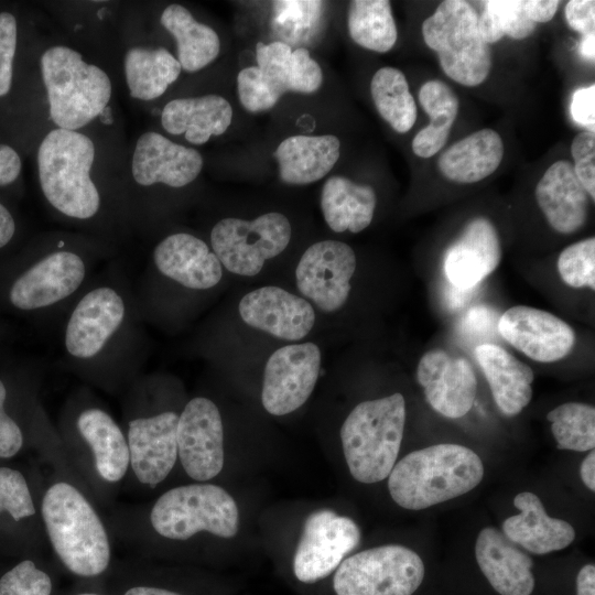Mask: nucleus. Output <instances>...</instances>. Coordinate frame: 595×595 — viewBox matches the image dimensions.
Listing matches in <instances>:
<instances>
[{
  "instance_id": "1",
  "label": "nucleus",
  "mask_w": 595,
  "mask_h": 595,
  "mask_svg": "<svg viewBox=\"0 0 595 595\" xmlns=\"http://www.w3.org/2000/svg\"><path fill=\"white\" fill-rule=\"evenodd\" d=\"M40 513L53 551L69 572L93 577L107 570L111 558L108 531L76 486L64 480L48 486Z\"/></svg>"
},
{
  "instance_id": "2",
  "label": "nucleus",
  "mask_w": 595,
  "mask_h": 595,
  "mask_svg": "<svg viewBox=\"0 0 595 595\" xmlns=\"http://www.w3.org/2000/svg\"><path fill=\"white\" fill-rule=\"evenodd\" d=\"M483 477L484 465L474 451L443 443L413 451L396 463L388 489L400 507L421 510L470 491Z\"/></svg>"
},
{
  "instance_id": "3",
  "label": "nucleus",
  "mask_w": 595,
  "mask_h": 595,
  "mask_svg": "<svg viewBox=\"0 0 595 595\" xmlns=\"http://www.w3.org/2000/svg\"><path fill=\"white\" fill-rule=\"evenodd\" d=\"M93 140L75 130L56 128L37 149V174L46 201L61 214L76 219L94 217L100 195L90 171L95 161Z\"/></svg>"
},
{
  "instance_id": "4",
  "label": "nucleus",
  "mask_w": 595,
  "mask_h": 595,
  "mask_svg": "<svg viewBox=\"0 0 595 595\" xmlns=\"http://www.w3.org/2000/svg\"><path fill=\"white\" fill-rule=\"evenodd\" d=\"M405 401L397 392L358 403L340 428L343 453L350 475L375 484L389 476L400 451Z\"/></svg>"
},
{
  "instance_id": "5",
  "label": "nucleus",
  "mask_w": 595,
  "mask_h": 595,
  "mask_svg": "<svg viewBox=\"0 0 595 595\" xmlns=\"http://www.w3.org/2000/svg\"><path fill=\"white\" fill-rule=\"evenodd\" d=\"M50 117L57 128L78 131L96 119L112 94L107 73L76 50L54 45L41 56Z\"/></svg>"
},
{
  "instance_id": "6",
  "label": "nucleus",
  "mask_w": 595,
  "mask_h": 595,
  "mask_svg": "<svg viewBox=\"0 0 595 595\" xmlns=\"http://www.w3.org/2000/svg\"><path fill=\"white\" fill-rule=\"evenodd\" d=\"M149 523L161 538L187 541L201 532L230 539L238 532V506L220 486L195 483L163 493L149 511Z\"/></svg>"
},
{
  "instance_id": "7",
  "label": "nucleus",
  "mask_w": 595,
  "mask_h": 595,
  "mask_svg": "<svg viewBox=\"0 0 595 595\" xmlns=\"http://www.w3.org/2000/svg\"><path fill=\"white\" fill-rule=\"evenodd\" d=\"M477 23L475 9L463 0L442 1L422 23L423 40L437 53L443 72L467 87L485 82L493 65L491 48Z\"/></svg>"
},
{
  "instance_id": "8",
  "label": "nucleus",
  "mask_w": 595,
  "mask_h": 595,
  "mask_svg": "<svg viewBox=\"0 0 595 595\" xmlns=\"http://www.w3.org/2000/svg\"><path fill=\"white\" fill-rule=\"evenodd\" d=\"M256 57L258 66L242 68L237 76L239 100L250 112L271 109L288 91L314 93L323 83L320 65L304 47L259 42Z\"/></svg>"
},
{
  "instance_id": "9",
  "label": "nucleus",
  "mask_w": 595,
  "mask_h": 595,
  "mask_svg": "<svg viewBox=\"0 0 595 595\" xmlns=\"http://www.w3.org/2000/svg\"><path fill=\"white\" fill-rule=\"evenodd\" d=\"M424 577L418 553L398 544L364 550L335 570L336 595H412Z\"/></svg>"
},
{
  "instance_id": "10",
  "label": "nucleus",
  "mask_w": 595,
  "mask_h": 595,
  "mask_svg": "<svg viewBox=\"0 0 595 595\" xmlns=\"http://www.w3.org/2000/svg\"><path fill=\"white\" fill-rule=\"evenodd\" d=\"M291 232V224L281 213H267L253 220L227 217L213 227L210 245L229 272L253 277L262 270L266 260L288 247Z\"/></svg>"
},
{
  "instance_id": "11",
  "label": "nucleus",
  "mask_w": 595,
  "mask_h": 595,
  "mask_svg": "<svg viewBox=\"0 0 595 595\" xmlns=\"http://www.w3.org/2000/svg\"><path fill=\"white\" fill-rule=\"evenodd\" d=\"M360 542L356 522L329 509L311 512L298 542L293 572L303 583H314L335 571Z\"/></svg>"
},
{
  "instance_id": "12",
  "label": "nucleus",
  "mask_w": 595,
  "mask_h": 595,
  "mask_svg": "<svg viewBox=\"0 0 595 595\" xmlns=\"http://www.w3.org/2000/svg\"><path fill=\"white\" fill-rule=\"evenodd\" d=\"M322 354L311 342L274 350L266 363L261 402L272 415H285L310 398L321 370Z\"/></svg>"
},
{
  "instance_id": "13",
  "label": "nucleus",
  "mask_w": 595,
  "mask_h": 595,
  "mask_svg": "<svg viewBox=\"0 0 595 595\" xmlns=\"http://www.w3.org/2000/svg\"><path fill=\"white\" fill-rule=\"evenodd\" d=\"M177 458L188 477L207 483L225 463L224 426L217 405L205 397L190 400L178 415Z\"/></svg>"
},
{
  "instance_id": "14",
  "label": "nucleus",
  "mask_w": 595,
  "mask_h": 595,
  "mask_svg": "<svg viewBox=\"0 0 595 595\" xmlns=\"http://www.w3.org/2000/svg\"><path fill=\"white\" fill-rule=\"evenodd\" d=\"M356 270V255L338 240H322L302 255L296 269V286L321 311L332 313L346 303Z\"/></svg>"
},
{
  "instance_id": "15",
  "label": "nucleus",
  "mask_w": 595,
  "mask_h": 595,
  "mask_svg": "<svg viewBox=\"0 0 595 595\" xmlns=\"http://www.w3.org/2000/svg\"><path fill=\"white\" fill-rule=\"evenodd\" d=\"M86 273L83 259L72 251L52 252L12 279L9 304L23 312L50 306L75 292Z\"/></svg>"
},
{
  "instance_id": "16",
  "label": "nucleus",
  "mask_w": 595,
  "mask_h": 595,
  "mask_svg": "<svg viewBox=\"0 0 595 595\" xmlns=\"http://www.w3.org/2000/svg\"><path fill=\"white\" fill-rule=\"evenodd\" d=\"M497 328L504 339L532 360L554 363L575 345V332L554 314L526 305L508 309Z\"/></svg>"
},
{
  "instance_id": "17",
  "label": "nucleus",
  "mask_w": 595,
  "mask_h": 595,
  "mask_svg": "<svg viewBox=\"0 0 595 595\" xmlns=\"http://www.w3.org/2000/svg\"><path fill=\"white\" fill-rule=\"evenodd\" d=\"M178 414L173 411L137 418L129 422L127 442L136 479L154 488L172 472L177 458Z\"/></svg>"
},
{
  "instance_id": "18",
  "label": "nucleus",
  "mask_w": 595,
  "mask_h": 595,
  "mask_svg": "<svg viewBox=\"0 0 595 595\" xmlns=\"http://www.w3.org/2000/svg\"><path fill=\"white\" fill-rule=\"evenodd\" d=\"M416 379L429 404L443 416L462 418L474 404L477 379L464 357L442 349L426 351L418 364Z\"/></svg>"
},
{
  "instance_id": "19",
  "label": "nucleus",
  "mask_w": 595,
  "mask_h": 595,
  "mask_svg": "<svg viewBox=\"0 0 595 595\" xmlns=\"http://www.w3.org/2000/svg\"><path fill=\"white\" fill-rule=\"evenodd\" d=\"M238 311L250 327L284 340L304 338L315 323V312L309 301L272 285L245 294Z\"/></svg>"
},
{
  "instance_id": "20",
  "label": "nucleus",
  "mask_w": 595,
  "mask_h": 595,
  "mask_svg": "<svg viewBox=\"0 0 595 595\" xmlns=\"http://www.w3.org/2000/svg\"><path fill=\"white\" fill-rule=\"evenodd\" d=\"M202 169L203 158L197 150L175 143L159 132L147 131L136 142L131 174L141 186L184 187Z\"/></svg>"
},
{
  "instance_id": "21",
  "label": "nucleus",
  "mask_w": 595,
  "mask_h": 595,
  "mask_svg": "<svg viewBox=\"0 0 595 595\" xmlns=\"http://www.w3.org/2000/svg\"><path fill=\"white\" fill-rule=\"evenodd\" d=\"M122 298L111 288L89 291L74 309L65 331V347L77 358L96 356L121 325Z\"/></svg>"
},
{
  "instance_id": "22",
  "label": "nucleus",
  "mask_w": 595,
  "mask_h": 595,
  "mask_svg": "<svg viewBox=\"0 0 595 595\" xmlns=\"http://www.w3.org/2000/svg\"><path fill=\"white\" fill-rule=\"evenodd\" d=\"M501 244L493 223L476 217L464 227L444 257V272L450 284L472 290L496 270L501 260Z\"/></svg>"
},
{
  "instance_id": "23",
  "label": "nucleus",
  "mask_w": 595,
  "mask_h": 595,
  "mask_svg": "<svg viewBox=\"0 0 595 595\" xmlns=\"http://www.w3.org/2000/svg\"><path fill=\"white\" fill-rule=\"evenodd\" d=\"M153 260L163 275L188 289H210L223 277V266L207 244L186 232L161 240L154 248Z\"/></svg>"
},
{
  "instance_id": "24",
  "label": "nucleus",
  "mask_w": 595,
  "mask_h": 595,
  "mask_svg": "<svg viewBox=\"0 0 595 595\" xmlns=\"http://www.w3.org/2000/svg\"><path fill=\"white\" fill-rule=\"evenodd\" d=\"M479 569L500 595H530L534 588L532 560L496 528H484L476 539Z\"/></svg>"
},
{
  "instance_id": "25",
  "label": "nucleus",
  "mask_w": 595,
  "mask_h": 595,
  "mask_svg": "<svg viewBox=\"0 0 595 595\" xmlns=\"http://www.w3.org/2000/svg\"><path fill=\"white\" fill-rule=\"evenodd\" d=\"M536 198L550 226L561 234L575 232L587 220L591 197L566 160L554 162L544 172Z\"/></svg>"
},
{
  "instance_id": "26",
  "label": "nucleus",
  "mask_w": 595,
  "mask_h": 595,
  "mask_svg": "<svg viewBox=\"0 0 595 595\" xmlns=\"http://www.w3.org/2000/svg\"><path fill=\"white\" fill-rule=\"evenodd\" d=\"M513 506L519 513L504 521L502 533L523 549L547 554L569 547L575 539L574 528L565 520L548 516L536 494L519 493Z\"/></svg>"
},
{
  "instance_id": "27",
  "label": "nucleus",
  "mask_w": 595,
  "mask_h": 595,
  "mask_svg": "<svg viewBox=\"0 0 595 595\" xmlns=\"http://www.w3.org/2000/svg\"><path fill=\"white\" fill-rule=\"evenodd\" d=\"M77 431L84 441L94 475L105 484L120 483L130 466L127 436L117 422L99 408L83 410L76 420Z\"/></svg>"
},
{
  "instance_id": "28",
  "label": "nucleus",
  "mask_w": 595,
  "mask_h": 595,
  "mask_svg": "<svg viewBox=\"0 0 595 595\" xmlns=\"http://www.w3.org/2000/svg\"><path fill=\"white\" fill-rule=\"evenodd\" d=\"M475 357L487 379L493 398L507 416L519 414L532 398V369L502 347L484 343Z\"/></svg>"
},
{
  "instance_id": "29",
  "label": "nucleus",
  "mask_w": 595,
  "mask_h": 595,
  "mask_svg": "<svg viewBox=\"0 0 595 595\" xmlns=\"http://www.w3.org/2000/svg\"><path fill=\"white\" fill-rule=\"evenodd\" d=\"M231 120L229 101L215 94L173 99L161 112V123L167 133L184 134L190 143L196 145L206 143L213 136L223 134Z\"/></svg>"
},
{
  "instance_id": "30",
  "label": "nucleus",
  "mask_w": 595,
  "mask_h": 595,
  "mask_svg": "<svg viewBox=\"0 0 595 595\" xmlns=\"http://www.w3.org/2000/svg\"><path fill=\"white\" fill-rule=\"evenodd\" d=\"M340 142L332 134L292 136L273 152L280 178L291 185H306L323 178L339 158Z\"/></svg>"
},
{
  "instance_id": "31",
  "label": "nucleus",
  "mask_w": 595,
  "mask_h": 595,
  "mask_svg": "<svg viewBox=\"0 0 595 595\" xmlns=\"http://www.w3.org/2000/svg\"><path fill=\"white\" fill-rule=\"evenodd\" d=\"M504 143L493 129L478 130L453 143L439 158L437 166L447 180L469 184L493 174L501 163Z\"/></svg>"
},
{
  "instance_id": "32",
  "label": "nucleus",
  "mask_w": 595,
  "mask_h": 595,
  "mask_svg": "<svg viewBox=\"0 0 595 595\" xmlns=\"http://www.w3.org/2000/svg\"><path fill=\"white\" fill-rule=\"evenodd\" d=\"M377 196L369 185L357 184L344 176H332L323 185L321 208L328 227L335 232L357 234L374 217Z\"/></svg>"
},
{
  "instance_id": "33",
  "label": "nucleus",
  "mask_w": 595,
  "mask_h": 595,
  "mask_svg": "<svg viewBox=\"0 0 595 595\" xmlns=\"http://www.w3.org/2000/svg\"><path fill=\"white\" fill-rule=\"evenodd\" d=\"M163 28L176 42L177 61L186 72H197L219 54L220 41L214 29L198 22L183 6H167L160 18Z\"/></svg>"
},
{
  "instance_id": "34",
  "label": "nucleus",
  "mask_w": 595,
  "mask_h": 595,
  "mask_svg": "<svg viewBox=\"0 0 595 595\" xmlns=\"http://www.w3.org/2000/svg\"><path fill=\"white\" fill-rule=\"evenodd\" d=\"M123 68L130 96L143 101L162 96L182 71L177 58L166 48L142 46L126 52Z\"/></svg>"
},
{
  "instance_id": "35",
  "label": "nucleus",
  "mask_w": 595,
  "mask_h": 595,
  "mask_svg": "<svg viewBox=\"0 0 595 595\" xmlns=\"http://www.w3.org/2000/svg\"><path fill=\"white\" fill-rule=\"evenodd\" d=\"M419 101L430 117V125L421 129L412 140V151L420 158H431L447 142L451 128L458 113V98L441 80L424 83Z\"/></svg>"
},
{
  "instance_id": "36",
  "label": "nucleus",
  "mask_w": 595,
  "mask_h": 595,
  "mask_svg": "<svg viewBox=\"0 0 595 595\" xmlns=\"http://www.w3.org/2000/svg\"><path fill=\"white\" fill-rule=\"evenodd\" d=\"M348 32L359 46L378 53L390 51L398 33L387 0H354L347 15Z\"/></svg>"
},
{
  "instance_id": "37",
  "label": "nucleus",
  "mask_w": 595,
  "mask_h": 595,
  "mask_svg": "<svg viewBox=\"0 0 595 595\" xmlns=\"http://www.w3.org/2000/svg\"><path fill=\"white\" fill-rule=\"evenodd\" d=\"M370 93L379 115L394 131L411 130L416 120V105L401 71L390 66L379 68L372 76Z\"/></svg>"
},
{
  "instance_id": "38",
  "label": "nucleus",
  "mask_w": 595,
  "mask_h": 595,
  "mask_svg": "<svg viewBox=\"0 0 595 595\" xmlns=\"http://www.w3.org/2000/svg\"><path fill=\"white\" fill-rule=\"evenodd\" d=\"M560 450L591 451L595 446V409L580 402L560 404L547 414Z\"/></svg>"
},
{
  "instance_id": "39",
  "label": "nucleus",
  "mask_w": 595,
  "mask_h": 595,
  "mask_svg": "<svg viewBox=\"0 0 595 595\" xmlns=\"http://www.w3.org/2000/svg\"><path fill=\"white\" fill-rule=\"evenodd\" d=\"M478 31L485 43L493 44L505 35L522 40L531 35L537 23L526 13L523 0H488L478 17Z\"/></svg>"
},
{
  "instance_id": "40",
  "label": "nucleus",
  "mask_w": 595,
  "mask_h": 595,
  "mask_svg": "<svg viewBox=\"0 0 595 595\" xmlns=\"http://www.w3.org/2000/svg\"><path fill=\"white\" fill-rule=\"evenodd\" d=\"M558 271L572 288L595 289V238L591 237L566 247L559 256Z\"/></svg>"
},
{
  "instance_id": "41",
  "label": "nucleus",
  "mask_w": 595,
  "mask_h": 595,
  "mask_svg": "<svg viewBox=\"0 0 595 595\" xmlns=\"http://www.w3.org/2000/svg\"><path fill=\"white\" fill-rule=\"evenodd\" d=\"M14 521L32 518L36 507L24 475L14 468L0 466V513Z\"/></svg>"
},
{
  "instance_id": "42",
  "label": "nucleus",
  "mask_w": 595,
  "mask_h": 595,
  "mask_svg": "<svg viewBox=\"0 0 595 595\" xmlns=\"http://www.w3.org/2000/svg\"><path fill=\"white\" fill-rule=\"evenodd\" d=\"M322 9V1H274V28L283 37L294 41L317 22Z\"/></svg>"
},
{
  "instance_id": "43",
  "label": "nucleus",
  "mask_w": 595,
  "mask_h": 595,
  "mask_svg": "<svg viewBox=\"0 0 595 595\" xmlns=\"http://www.w3.org/2000/svg\"><path fill=\"white\" fill-rule=\"evenodd\" d=\"M50 575L32 560H23L0 577V595H51Z\"/></svg>"
},
{
  "instance_id": "44",
  "label": "nucleus",
  "mask_w": 595,
  "mask_h": 595,
  "mask_svg": "<svg viewBox=\"0 0 595 595\" xmlns=\"http://www.w3.org/2000/svg\"><path fill=\"white\" fill-rule=\"evenodd\" d=\"M574 173L589 197L595 198V133L582 131L572 141Z\"/></svg>"
},
{
  "instance_id": "45",
  "label": "nucleus",
  "mask_w": 595,
  "mask_h": 595,
  "mask_svg": "<svg viewBox=\"0 0 595 595\" xmlns=\"http://www.w3.org/2000/svg\"><path fill=\"white\" fill-rule=\"evenodd\" d=\"M18 25L10 12L0 13V97L7 95L12 85L13 60L17 50Z\"/></svg>"
},
{
  "instance_id": "46",
  "label": "nucleus",
  "mask_w": 595,
  "mask_h": 595,
  "mask_svg": "<svg viewBox=\"0 0 595 595\" xmlns=\"http://www.w3.org/2000/svg\"><path fill=\"white\" fill-rule=\"evenodd\" d=\"M7 397V386L0 378V458L15 456L24 441L20 425L6 410Z\"/></svg>"
},
{
  "instance_id": "47",
  "label": "nucleus",
  "mask_w": 595,
  "mask_h": 595,
  "mask_svg": "<svg viewBox=\"0 0 595 595\" xmlns=\"http://www.w3.org/2000/svg\"><path fill=\"white\" fill-rule=\"evenodd\" d=\"M571 115L573 120L593 131L595 127V85L577 88L571 100Z\"/></svg>"
},
{
  "instance_id": "48",
  "label": "nucleus",
  "mask_w": 595,
  "mask_h": 595,
  "mask_svg": "<svg viewBox=\"0 0 595 595\" xmlns=\"http://www.w3.org/2000/svg\"><path fill=\"white\" fill-rule=\"evenodd\" d=\"M569 25L582 35L595 33V1L572 0L564 9Z\"/></svg>"
},
{
  "instance_id": "49",
  "label": "nucleus",
  "mask_w": 595,
  "mask_h": 595,
  "mask_svg": "<svg viewBox=\"0 0 595 595\" xmlns=\"http://www.w3.org/2000/svg\"><path fill=\"white\" fill-rule=\"evenodd\" d=\"M22 163L18 152L8 144H0V186L13 183L20 172Z\"/></svg>"
},
{
  "instance_id": "50",
  "label": "nucleus",
  "mask_w": 595,
  "mask_h": 595,
  "mask_svg": "<svg viewBox=\"0 0 595 595\" xmlns=\"http://www.w3.org/2000/svg\"><path fill=\"white\" fill-rule=\"evenodd\" d=\"M494 322V314L485 306H474L469 309L463 320V329L470 334H484Z\"/></svg>"
},
{
  "instance_id": "51",
  "label": "nucleus",
  "mask_w": 595,
  "mask_h": 595,
  "mask_svg": "<svg viewBox=\"0 0 595 595\" xmlns=\"http://www.w3.org/2000/svg\"><path fill=\"white\" fill-rule=\"evenodd\" d=\"M527 15L534 23H545L550 21L560 2L555 0H523Z\"/></svg>"
},
{
  "instance_id": "52",
  "label": "nucleus",
  "mask_w": 595,
  "mask_h": 595,
  "mask_svg": "<svg viewBox=\"0 0 595 595\" xmlns=\"http://www.w3.org/2000/svg\"><path fill=\"white\" fill-rule=\"evenodd\" d=\"M576 595H595V566L584 565L576 577Z\"/></svg>"
},
{
  "instance_id": "53",
  "label": "nucleus",
  "mask_w": 595,
  "mask_h": 595,
  "mask_svg": "<svg viewBox=\"0 0 595 595\" xmlns=\"http://www.w3.org/2000/svg\"><path fill=\"white\" fill-rule=\"evenodd\" d=\"M15 234V221L9 209L0 203V249H3Z\"/></svg>"
},
{
  "instance_id": "54",
  "label": "nucleus",
  "mask_w": 595,
  "mask_h": 595,
  "mask_svg": "<svg viewBox=\"0 0 595 595\" xmlns=\"http://www.w3.org/2000/svg\"><path fill=\"white\" fill-rule=\"evenodd\" d=\"M580 474L583 483L592 491L595 490V453H591L583 459L580 468Z\"/></svg>"
},
{
  "instance_id": "55",
  "label": "nucleus",
  "mask_w": 595,
  "mask_h": 595,
  "mask_svg": "<svg viewBox=\"0 0 595 595\" xmlns=\"http://www.w3.org/2000/svg\"><path fill=\"white\" fill-rule=\"evenodd\" d=\"M123 595H182L174 591L154 586H133L128 588Z\"/></svg>"
},
{
  "instance_id": "56",
  "label": "nucleus",
  "mask_w": 595,
  "mask_h": 595,
  "mask_svg": "<svg viewBox=\"0 0 595 595\" xmlns=\"http://www.w3.org/2000/svg\"><path fill=\"white\" fill-rule=\"evenodd\" d=\"M469 292L470 290H461L451 285L446 292L448 304L453 307L462 306V304L470 299Z\"/></svg>"
},
{
  "instance_id": "57",
  "label": "nucleus",
  "mask_w": 595,
  "mask_h": 595,
  "mask_svg": "<svg viewBox=\"0 0 595 595\" xmlns=\"http://www.w3.org/2000/svg\"><path fill=\"white\" fill-rule=\"evenodd\" d=\"M580 54L588 60L594 61L595 58V33L583 35L580 46Z\"/></svg>"
},
{
  "instance_id": "58",
  "label": "nucleus",
  "mask_w": 595,
  "mask_h": 595,
  "mask_svg": "<svg viewBox=\"0 0 595 595\" xmlns=\"http://www.w3.org/2000/svg\"><path fill=\"white\" fill-rule=\"evenodd\" d=\"M74 595H99V594H96V593H79V594H74Z\"/></svg>"
}]
</instances>
